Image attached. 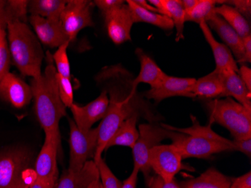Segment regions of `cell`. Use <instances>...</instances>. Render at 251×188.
<instances>
[{
	"label": "cell",
	"mask_w": 251,
	"mask_h": 188,
	"mask_svg": "<svg viewBox=\"0 0 251 188\" xmlns=\"http://www.w3.org/2000/svg\"><path fill=\"white\" fill-rule=\"evenodd\" d=\"M46 66L40 76L32 79L30 87L34 99L35 111L45 136L53 137L61 141L60 120L67 115L59 93L56 69L53 54L48 51L45 54Z\"/></svg>",
	"instance_id": "obj_1"
},
{
	"label": "cell",
	"mask_w": 251,
	"mask_h": 188,
	"mask_svg": "<svg viewBox=\"0 0 251 188\" xmlns=\"http://www.w3.org/2000/svg\"><path fill=\"white\" fill-rule=\"evenodd\" d=\"M8 47L14 65L25 76L37 78L42 74L45 54L40 41L26 23L11 21L7 25Z\"/></svg>",
	"instance_id": "obj_2"
},
{
	"label": "cell",
	"mask_w": 251,
	"mask_h": 188,
	"mask_svg": "<svg viewBox=\"0 0 251 188\" xmlns=\"http://www.w3.org/2000/svg\"><path fill=\"white\" fill-rule=\"evenodd\" d=\"M210 124L217 123L230 133L234 140L251 138V111L231 97L204 100Z\"/></svg>",
	"instance_id": "obj_3"
},
{
	"label": "cell",
	"mask_w": 251,
	"mask_h": 188,
	"mask_svg": "<svg viewBox=\"0 0 251 188\" xmlns=\"http://www.w3.org/2000/svg\"><path fill=\"white\" fill-rule=\"evenodd\" d=\"M139 132V138L132 149L133 168L139 169V172L143 173L147 182L151 178V172L149 164L151 150L159 145L163 140L170 139L173 131L166 130L156 123H149L140 124Z\"/></svg>",
	"instance_id": "obj_4"
},
{
	"label": "cell",
	"mask_w": 251,
	"mask_h": 188,
	"mask_svg": "<svg viewBox=\"0 0 251 188\" xmlns=\"http://www.w3.org/2000/svg\"><path fill=\"white\" fill-rule=\"evenodd\" d=\"M172 144L177 148L182 159H208L212 155L226 151H234L233 145L215 142L202 137L193 136L173 131Z\"/></svg>",
	"instance_id": "obj_5"
},
{
	"label": "cell",
	"mask_w": 251,
	"mask_h": 188,
	"mask_svg": "<svg viewBox=\"0 0 251 188\" xmlns=\"http://www.w3.org/2000/svg\"><path fill=\"white\" fill-rule=\"evenodd\" d=\"M70 127V160L69 170L82 169L89 158L94 157L98 141L99 128L81 131L69 118Z\"/></svg>",
	"instance_id": "obj_6"
},
{
	"label": "cell",
	"mask_w": 251,
	"mask_h": 188,
	"mask_svg": "<svg viewBox=\"0 0 251 188\" xmlns=\"http://www.w3.org/2000/svg\"><path fill=\"white\" fill-rule=\"evenodd\" d=\"M30 153L13 148L0 154V188H17L29 171Z\"/></svg>",
	"instance_id": "obj_7"
},
{
	"label": "cell",
	"mask_w": 251,
	"mask_h": 188,
	"mask_svg": "<svg viewBox=\"0 0 251 188\" xmlns=\"http://www.w3.org/2000/svg\"><path fill=\"white\" fill-rule=\"evenodd\" d=\"M94 2L89 0H68L62 12L60 21L70 42L84 28L94 27Z\"/></svg>",
	"instance_id": "obj_8"
},
{
	"label": "cell",
	"mask_w": 251,
	"mask_h": 188,
	"mask_svg": "<svg viewBox=\"0 0 251 188\" xmlns=\"http://www.w3.org/2000/svg\"><path fill=\"white\" fill-rule=\"evenodd\" d=\"M61 141L53 137L45 136L43 146L35 165L36 179L45 188H55L58 179L57 152Z\"/></svg>",
	"instance_id": "obj_9"
},
{
	"label": "cell",
	"mask_w": 251,
	"mask_h": 188,
	"mask_svg": "<svg viewBox=\"0 0 251 188\" xmlns=\"http://www.w3.org/2000/svg\"><path fill=\"white\" fill-rule=\"evenodd\" d=\"M181 155L173 145H158L151 150L149 164L151 170L165 182L173 181L181 169H187L182 162Z\"/></svg>",
	"instance_id": "obj_10"
},
{
	"label": "cell",
	"mask_w": 251,
	"mask_h": 188,
	"mask_svg": "<svg viewBox=\"0 0 251 188\" xmlns=\"http://www.w3.org/2000/svg\"><path fill=\"white\" fill-rule=\"evenodd\" d=\"M197 79L193 78L174 77L166 75L159 86L145 92L143 96L147 100L159 103L173 97H184L195 99L192 93V87Z\"/></svg>",
	"instance_id": "obj_11"
},
{
	"label": "cell",
	"mask_w": 251,
	"mask_h": 188,
	"mask_svg": "<svg viewBox=\"0 0 251 188\" xmlns=\"http://www.w3.org/2000/svg\"><path fill=\"white\" fill-rule=\"evenodd\" d=\"M109 103L108 93L103 90L96 100L84 107L73 103L70 108L73 121L81 131L90 130L95 123L103 119L106 115Z\"/></svg>",
	"instance_id": "obj_12"
},
{
	"label": "cell",
	"mask_w": 251,
	"mask_h": 188,
	"mask_svg": "<svg viewBox=\"0 0 251 188\" xmlns=\"http://www.w3.org/2000/svg\"><path fill=\"white\" fill-rule=\"evenodd\" d=\"M103 17L108 36L115 45H121L131 40L134 21L127 4L111 10Z\"/></svg>",
	"instance_id": "obj_13"
},
{
	"label": "cell",
	"mask_w": 251,
	"mask_h": 188,
	"mask_svg": "<svg viewBox=\"0 0 251 188\" xmlns=\"http://www.w3.org/2000/svg\"><path fill=\"white\" fill-rule=\"evenodd\" d=\"M29 21L36 36L43 45L53 49L59 48L68 41L70 42L60 20H49L30 15Z\"/></svg>",
	"instance_id": "obj_14"
},
{
	"label": "cell",
	"mask_w": 251,
	"mask_h": 188,
	"mask_svg": "<svg viewBox=\"0 0 251 188\" xmlns=\"http://www.w3.org/2000/svg\"><path fill=\"white\" fill-rule=\"evenodd\" d=\"M0 98L15 108H22L32 100V90L22 79L8 73L0 80Z\"/></svg>",
	"instance_id": "obj_15"
},
{
	"label": "cell",
	"mask_w": 251,
	"mask_h": 188,
	"mask_svg": "<svg viewBox=\"0 0 251 188\" xmlns=\"http://www.w3.org/2000/svg\"><path fill=\"white\" fill-rule=\"evenodd\" d=\"M210 29H212L229 48L237 63H242L244 59L243 39L229 26L221 16L215 15L207 22Z\"/></svg>",
	"instance_id": "obj_16"
},
{
	"label": "cell",
	"mask_w": 251,
	"mask_h": 188,
	"mask_svg": "<svg viewBox=\"0 0 251 188\" xmlns=\"http://www.w3.org/2000/svg\"><path fill=\"white\" fill-rule=\"evenodd\" d=\"M200 29L202 32L204 39L211 47L215 60V70L218 72L224 71L227 69H232L238 73V67L236 60H235L232 52L229 48L224 43L218 42L211 32V29L207 25V23H200Z\"/></svg>",
	"instance_id": "obj_17"
},
{
	"label": "cell",
	"mask_w": 251,
	"mask_h": 188,
	"mask_svg": "<svg viewBox=\"0 0 251 188\" xmlns=\"http://www.w3.org/2000/svg\"><path fill=\"white\" fill-rule=\"evenodd\" d=\"M220 73L224 87L221 97L234 98L235 101L251 111V93L248 91L238 73L232 69H227Z\"/></svg>",
	"instance_id": "obj_18"
},
{
	"label": "cell",
	"mask_w": 251,
	"mask_h": 188,
	"mask_svg": "<svg viewBox=\"0 0 251 188\" xmlns=\"http://www.w3.org/2000/svg\"><path fill=\"white\" fill-rule=\"evenodd\" d=\"M135 54L140 62L141 70L139 76L132 80L133 89L137 90V87L141 83L149 84L151 88H154L159 86L167 74L142 49H137Z\"/></svg>",
	"instance_id": "obj_19"
},
{
	"label": "cell",
	"mask_w": 251,
	"mask_h": 188,
	"mask_svg": "<svg viewBox=\"0 0 251 188\" xmlns=\"http://www.w3.org/2000/svg\"><path fill=\"white\" fill-rule=\"evenodd\" d=\"M99 179L100 174L97 164L94 161H88L80 170L66 171L56 188H87L94 181Z\"/></svg>",
	"instance_id": "obj_20"
},
{
	"label": "cell",
	"mask_w": 251,
	"mask_h": 188,
	"mask_svg": "<svg viewBox=\"0 0 251 188\" xmlns=\"http://www.w3.org/2000/svg\"><path fill=\"white\" fill-rule=\"evenodd\" d=\"M224 92L221 73L214 69L209 74L196 80L192 93L196 98L204 100L221 98Z\"/></svg>",
	"instance_id": "obj_21"
},
{
	"label": "cell",
	"mask_w": 251,
	"mask_h": 188,
	"mask_svg": "<svg viewBox=\"0 0 251 188\" xmlns=\"http://www.w3.org/2000/svg\"><path fill=\"white\" fill-rule=\"evenodd\" d=\"M232 178L228 177L215 168H209L194 179L180 182V188H229Z\"/></svg>",
	"instance_id": "obj_22"
},
{
	"label": "cell",
	"mask_w": 251,
	"mask_h": 188,
	"mask_svg": "<svg viewBox=\"0 0 251 188\" xmlns=\"http://www.w3.org/2000/svg\"><path fill=\"white\" fill-rule=\"evenodd\" d=\"M138 119L139 116L137 114L128 117L108 141L105 151L113 146L129 147L132 149L139 135V130L136 127Z\"/></svg>",
	"instance_id": "obj_23"
},
{
	"label": "cell",
	"mask_w": 251,
	"mask_h": 188,
	"mask_svg": "<svg viewBox=\"0 0 251 188\" xmlns=\"http://www.w3.org/2000/svg\"><path fill=\"white\" fill-rule=\"evenodd\" d=\"M126 2L130 9L134 24L146 23L165 30H171L174 28L173 21L169 17L148 11L137 5L133 0H127Z\"/></svg>",
	"instance_id": "obj_24"
},
{
	"label": "cell",
	"mask_w": 251,
	"mask_h": 188,
	"mask_svg": "<svg viewBox=\"0 0 251 188\" xmlns=\"http://www.w3.org/2000/svg\"><path fill=\"white\" fill-rule=\"evenodd\" d=\"M68 1V0H67ZM66 0H31L28 4V13L49 20H60L67 3Z\"/></svg>",
	"instance_id": "obj_25"
},
{
	"label": "cell",
	"mask_w": 251,
	"mask_h": 188,
	"mask_svg": "<svg viewBox=\"0 0 251 188\" xmlns=\"http://www.w3.org/2000/svg\"><path fill=\"white\" fill-rule=\"evenodd\" d=\"M215 13L221 16L242 39L251 36L250 23L234 7L223 4L221 6H216Z\"/></svg>",
	"instance_id": "obj_26"
},
{
	"label": "cell",
	"mask_w": 251,
	"mask_h": 188,
	"mask_svg": "<svg viewBox=\"0 0 251 188\" xmlns=\"http://www.w3.org/2000/svg\"><path fill=\"white\" fill-rule=\"evenodd\" d=\"M190 119H191L193 124L191 127H187V128H177V127L168 125L166 124H160V125L163 128L169 130V131H176V132L181 133V134L193 135V136L202 137V138H208V139L212 140L215 142L233 145L232 141L231 140L227 139V138L218 135V134H216L211 129V124L208 126H201L195 116L190 115Z\"/></svg>",
	"instance_id": "obj_27"
},
{
	"label": "cell",
	"mask_w": 251,
	"mask_h": 188,
	"mask_svg": "<svg viewBox=\"0 0 251 188\" xmlns=\"http://www.w3.org/2000/svg\"><path fill=\"white\" fill-rule=\"evenodd\" d=\"M166 16L173 21L176 27V41L179 42L184 39V24L186 22V13L180 4V0H163Z\"/></svg>",
	"instance_id": "obj_28"
},
{
	"label": "cell",
	"mask_w": 251,
	"mask_h": 188,
	"mask_svg": "<svg viewBox=\"0 0 251 188\" xmlns=\"http://www.w3.org/2000/svg\"><path fill=\"white\" fill-rule=\"evenodd\" d=\"M218 0H198L191 11L186 13V21L197 23L208 22L214 15Z\"/></svg>",
	"instance_id": "obj_29"
},
{
	"label": "cell",
	"mask_w": 251,
	"mask_h": 188,
	"mask_svg": "<svg viewBox=\"0 0 251 188\" xmlns=\"http://www.w3.org/2000/svg\"><path fill=\"white\" fill-rule=\"evenodd\" d=\"M28 4L26 0H8L5 5V15L7 22L20 21L26 23L27 21Z\"/></svg>",
	"instance_id": "obj_30"
},
{
	"label": "cell",
	"mask_w": 251,
	"mask_h": 188,
	"mask_svg": "<svg viewBox=\"0 0 251 188\" xmlns=\"http://www.w3.org/2000/svg\"><path fill=\"white\" fill-rule=\"evenodd\" d=\"M71 42L70 41L65 42L59 47L53 54V60L56 65V72L63 77L71 79L70 64L67 55V49Z\"/></svg>",
	"instance_id": "obj_31"
},
{
	"label": "cell",
	"mask_w": 251,
	"mask_h": 188,
	"mask_svg": "<svg viewBox=\"0 0 251 188\" xmlns=\"http://www.w3.org/2000/svg\"><path fill=\"white\" fill-rule=\"evenodd\" d=\"M5 28L0 26V80L9 73L11 54Z\"/></svg>",
	"instance_id": "obj_32"
},
{
	"label": "cell",
	"mask_w": 251,
	"mask_h": 188,
	"mask_svg": "<svg viewBox=\"0 0 251 188\" xmlns=\"http://www.w3.org/2000/svg\"><path fill=\"white\" fill-rule=\"evenodd\" d=\"M97 166L98 167L100 179L101 180L102 188H121L123 182L114 175L102 158L97 164Z\"/></svg>",
	"instance_id": "obj_33"
},
{
	"label": "cell",
	"mask_w": 251,
	"mask_h": 188,
	"mask_svg": "<svg viewBox=\"0 0 251 188\" xmlns=\"http://www.w3.org/2000/svg\"><path fill=\"white\" fill-rule=\"evenodd\" d=\"M56 79H57L59 93H60L62 102L65 107L71 108L73 104V98H74L71 79L63 77L58 73H56Z\"/></svg>",
	"instance_id": "obj_34"
},
{
	"label": "cell",
	"mask_w": 251,
	"mask_h": 188,
	"mask_svg": "<svg viewBox=\"0 0 251 188\" xmlns=\"http://www.w3.org/2000/svg\"><path fill=\"white\" fill-rule=\"evenodd\" d=\"M226 4L234 7L250 23L251 16V0H232L226 1Z\"/></svg>",
	"instance_id": "obj_35"
},
{
	"label": "cell",
	"mask_w": 251,
	"mask_h": 188,
	"mask_svg": "<svg viewBox=\"0 0 251 188\" xmlns=\"http://www.w3.org/2000/svg\"><path fill=\"white\" fill-rule=\"evenodd\" d=\"M125 2L124 0H95L94 3L104 15L111 10L124 5Z\"/></svg>",
	"instance_id": "obj_36"
},
{
	"label": "cell",
	"mask_w": 251,
	"mask_h": 188,
	"mask_svg": "<svg viewBox=\"0 0 251 188\" xmlns=\"http://www.w3.org/2000/svg\"><path fill=\"white\" fill-rule=\"evenodd\" d=\"M149 188H180V185L175 179L169 182H165L161 177L158 175L152 176L147 182Z\"/></svg>",
	"instance_id": "obj_37"
},
{
	"label": "cell",
	"mask_w": 251,
	"mask_h": 188,
	"mask_svg": "<svg viewBox=\"0 0 251 188\" xmlns=\"http://www.w3.org/2000/svg\"><path fill=\"white\" fill-rule=\"evenodd\" d=\"M234 151H240L244 155L251 158V138L245 139L232 140Z\"/></svg>",
	"instance_id": "obj_38"
},
{
	"label": "cell",
	"mask_w": 251,
	"mask_h": 188,
	"mask_svg": "<svg viewBox=\"0 0 251 188\" xmlns=\"http://www.w3.org/2000/svg\"><path fill=\"white\" fill-rule=\"evenodd\" d=\"M229 188H251V171L239 177L232 179Z\"/></svg>",
	"instance_id": "obj_39"
},
{
	"label": "cell",
	"mask_w": 251,
	"mask_h": 188,
	"mask_svg": "<svg viewBox=\"0 0 251 188\" xmlns=\"http://www.w3.org/2000/svg\"><path fill=\"white\" fill-rule=\"evenodd\" d=\"M238 74L240 76L241 79L244 84L246 86L248 91L251 93V69L245 65H242L238 69Z\"/></svg>",
	"instance_id": "obj_40"
},
{
	"label": "cell",
	"mask_w": 251,
	"mask_h": 188,
	"mask_svg": "<svg viewBox=\"0 0 251 188\" xmlns=\"http://www.w3.org/2000/svg\"><path fill=\"white\" fill-rule=\"evenodd\" d=\"M139 169L133 168L132 173L127 179H126L122 184L121 188H136L137 181L139 176Z\"/></svg>",
	"instance_id": "obj_41"
},
{
	"label": "cell",
	"mask_w": 251,
	"mask_h": 188,
	"mask_svg": "<svg viewBox=\"0 0 251 188\" xmlns=\"http://www.w3.org/2000/svg\"><path fill=\"white\" fill-rule=\"evenodd\" d=\"M244 59L242 64L251 63V35L243 38Z\"/></svg>",
	"instance_id": "obj_42"
},
{
	"label": "cell",
	"mask_w": 251,
	"mask_h": 188,
	"mask_svg": "<svg viewBox=\"0 0 251 188\" xmlns=\"http://www.w3.org/2000/svg\"><path fill=\"white\" fill-rule=\"evenodd\" d=\"M5 5H6V1L0 0V26L6 29L8 22H7L6 15H5Z\"/></svg>",
	"instance_id": "obj_43"
},
{
	"label": "cell",
	"mask_w": 251,
	"mask_h": 188,
	"mask_svg": "<svg viewBox=\"0 0 251 188\" xmlns=\"http://www.w3.org/2000/svg\"><path fill=\"white\" fill-rule=\"evenodd\" d=\"M180 2L185 11V13H187L196 6L198 0H180Z\"/></svg>",
	"instance_id": "obj_44"
},
{
	"label": "cell",
	"mask_w": 251,
	"mask_h": 188,
	"mask_svg": "<svg viewBox=\"0 0 251 188\" xmlns=\"http://www.w3.org/2000/svg\"><path fill=\"white\" fill-rule=\"evenodd\" d=\"M133 1L137 5H139V6L142 7V8H145V9L152 11V12H155V13L159 14L157 9L155 8L154 7L152 6L151 4H149L148 1H145V0H133Z\"/></svg>",
	"instance_id": "obj_45"
},
{
	"label": "cell",
	"mask_w": 251,
	"mask_h": 188,
	"mask_svg": "<svg viewBox=\"0 0 251 188\" xmlns=\"http://www.w3.org/2000/svg\"><path fill=\"white\" fill-rule=\"evenodd\" d=\"M29 188H45L36 179V175L34 178L33 180L29 184Z\"/></svg>",
	"instance_id": "obj_46"
},
{
	"label": "cell",
	"mask_w": 251,
	"mask_h": 188,
	"mask_svg": "<svg viewBox=\"0 0 251 188\" xmlns=\"http://www.w3.org/2000/svg\"><path fill=\"white\" fill-rule=\"evenodd\" d=\"M87 188H102L101 182H100V179L94 181L92 183L89 185Z\"/></svg>",
	"instance_id": "obj_47"
},
{
	"label": "cell",
	"mask_w": 251,
	"mask_h": 188,
	"mask_svg": "<svg viewBox=\"0 0 251 188\" xmlns=\"http://www.w3.org/2000/svg\"><path fill=\"white\" fill-rule=\"evenodd\" d=\"M32 180H33V179H32ZM29 184H30V182H28L27 181H26V178H25V179H23L22 182L19 184V185L17 187V188H29Z\"/></svg>",
	"instance_id": "obj_48"
}]
</instances>
